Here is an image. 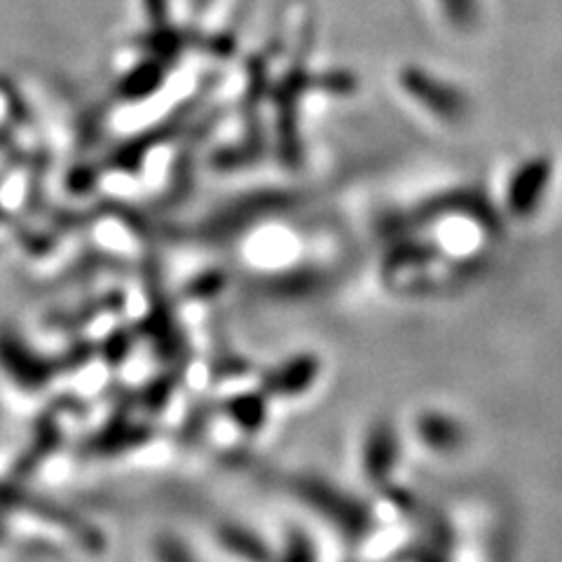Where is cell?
I'll list each match as a JSON object with an SVG mask.
<instances>
[{
	"instance_id": "cell-3",
	"label": "cell",
	"mask_w": 562,
	"mask_h": 562,
	"mask_svg": "<svg viewBox=\"0 0 562 562\" xmlns=\"http://www.w3.org/2000/svg\"><path fill=\"white\" fill-rule=\"evenodd\" d=\"M221 541L223 547H227L231 551H235L237 555H244L256 562H266L268 560V549L262 547L258 539H254L249 532L239 530V527L227 525L221 530Z\"/></svg>"
},
{
	"instance_id": "cell-2",
	"label": "cell",
	"mask_w": 562,
	"mask_h": 562,
	"mask_svg": "<svg viewBox=\"0 0 562 562\" xmlns=\"http://www.w3.org/2000/svg\"><path fill=\"white\" fill-rule=\"evenodd\" d=\"M0 361L5 363V368L16 382H22L26 386H41L49 380L47 363L16 342H3Z\"/></svg>"
},
{
	"instance_id": "cell-1",
	"label": "cell",
	"mask_w": 562,
	"mask_h": 562,
	"mask_svg": "<svg viewBox=\"0 0 562 562\" xmlns=\"http://www.w3.org/2000/svg\"><path fill=\"white\" fill-rule=\"evenodd\" d=\"M0 506L22 508V512H26V514L41 516L43 520H49V522H57L64 532L80 539L82 547H87L90 551H101L103 549V537L94 530V527L87 525L76 514L66 512V508H61L55 502L29 495V492L14 490V487H0Z\"/></svg>"
},
{
	"instance_id": "cell-6",
	"label": "cell",
	"mask_w": 562,
	"mask_h": 562,
	"mask_svg": "<svg viewBox=\"0 0 562 562\" xmlns=\"http://www.w3.org/2000/svg\"><path fill=\"white\" fill-rule=\"evenodd\" d=\"M3 535H5V527H3V525H0V539H3Z\"/></svg>"
},
{
	"instance_id": "cell-4",
	"label": "cell",
	"mask_w": 562,
	"mask_h": 562,
	"mask_svg": "<svg viewBox=\"0 0 562 562\" xmlns=\"http://www.w3.org/2000/svg\"><path fill=\"white\" fill-rule=\"evenodd\" d=\"M57 431H59V429H55V425H49V422H45V425H43V431L38 434V441H33V443H31V448H29L26 457H24V460L20 462L22 471H31L35 464L45 460L47 452H49V448L55 446Z\"/></svg>"
},
{
	"instance_id": "cell-5",
	"label": "cell",
	"mask_w": 562,
	"mask_h": 562,
	"mask_svg": "<svg viewBox=\"0 0 562 562\" xmlns=\"http://www.w3.org/2000/svg\"><path fill=\"white\" fill-rule=\"evenodd\" d=\"M155 560L157 562H195L192 553L183 547V541H179L171 535H162L155 539Z\"/></svg>"
}]
</instances>
